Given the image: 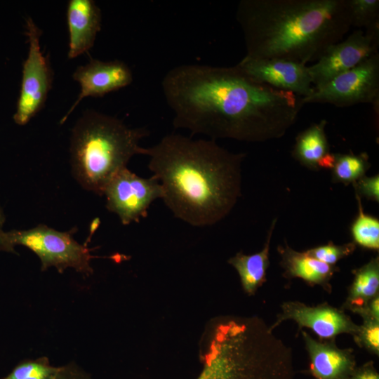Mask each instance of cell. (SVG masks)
<instances>
[{"label": "cell", "instance_id": "obj_24", "mask_svg": "<svg viewBox=\"0 0 379 379\" xmlns=\"http://www.w3.org/2000/svg\"><path fill=\"white\" fill-rule=\"evenodd\" d=\"M197 379H239L231 362L222 354L212 352Z\"/></svg>", "mask_w": 379, "mask_h": 379}, {"label": "cell", "instance_id": "obj_25", "mask_svg": "<svg viewBox=\"0 0 379 379\" xmlns=\"http://www.w3.org/2000/svg\"><path fill=\"white\" fill-rule=\"evenodd\" d=\"M359 325L356 333L352 336L355 343L369 353L379 354V321L364 319Z\"/></svg>", "mask_w": 379, "mask_h": 379}, {"label": "cell", "instance_id": "obj_1", "mask_svg": "<svg viewBox=\"0 0 379 379\" xmlns=\"http://www.w3.org/2000/svg\"><path fill=\"white\" fill-rule=\"evenodd\" d=\"M161 88L175 128L215 141L280 138L304 105L301 97L261 83L237 65H178L166 74Z\"/></svg>", "mask_w": 379, "mask_h": 379}, {"label": "cell", "instance_id": "obj_10", "mask_svg": "<svg viewBox=\"0 0 379 379\" xmlns=\"http://www.w3.org/2000/svg\"><path fill=\"white\" fill-rule=\"evenodd\" d=\"M288 320L295 321L298 331L303 328H310L319 338L325 340H335L338 335L343 333L353 336L359 326L344 310L327 302L310 306L300 301L284 302L281 305V312L270 327L273 331Z\"/></svg>", "mask_w": 379, "mask_h": 379}, {"label": "cell", "instance_id": "obj_8", "mask_svg": "<svg viewBox=\"0 0 379 379\" xmlns=\"http://www.w3.org/2000/svg\"><path fill=\"white\" fill-rule=\"evenodd\" d=\"M103 195L107 209L115 213L122 225H128L147 217L152 203L162 199L163 190L154 176L142 178L126 167L110 179Z\"/></svg>", "mask_w": 379, "mask_h": 379}, {"label": "cell", "instance_id": "obj_29", "mask_svg": "<svg viewBox=\"0 0 379 379\" xmlns=\"http://www.w3.org/2000/svg\"><path fill=\"white\" fill-rule=\"evenodd\" d=\"M5 215L0 203V251L15 253V246L13 244L8 232L4 230Z\"/></svg>", "mask_w": 379, "mask_h": 379}, {"label": "cell", "instance_id": "obj_5", "mask_svg": "<svg viewBox=\"0 0 379 379\" xmlns=\"http://www.w3.org/2000/svg\"><path fill=\"white\" fill-rule=\"evenodd\" d=\"M74 230L60 232L39 224L28 230L8 232L15 246H23L38 256L41 271L54 267L62 273L67 268H73L88 276L93 273L90 261L93 255L86 244H80L73 238Z\"/></svg>", "mask_w": 379, "mask_h": 379}, {"label": "cell", "instance_id": "obj_28", "mask_svg": "<svg viewBox=\"0 0 379 379\" xmlns=\"http://www.w3.org/2000/svg\"><path fill=\"white\" fill-rule=\"evenodd\" d=\"M351 312L364 319H373L379 321V295L375 296L366 305L353 310Z\"/></svg>", "mask_w": 379, "mask_h": 379}, {"label": "cell", "instance_id": "obj_18", "mask_svg": "<svg viewBox=\"0 0 379 379\" xmlns=\"http://www.w3.org/2000/svg\"><path fill=\"white\" fill-rule=\"evenodd\" d=\"M353 281L341 308L352 312L379 295V257L372 258L361 267L352 270Z\"/></svg>", "mask_w": 379, "mask_h": 379}, {"label": "cell", "instance_id": "obj_20", "mask_svg": "<svg viewBox=\"0 0 379 379\" xmlns=\"http://www.w3.org/2000/svg\"><path fill=\"white\" fill-rule=\"evenodd\" d=\"M368 155L335 154V162L332 169V180L344 185L354 184L365 175L370 168Z\"/></svg>", "mask_w": 379, "mask_h": 379}, {"label": "cell", "instance_id": "obj_12", "mask_svg": "<svg viewBox=\"0 0 379 379\" xmlns=\"http://www.w3.org/2000/svg\"><path fill=\"white\" fill-rule=\"evenodd\" d=\"M72 77L79 84L81 91L75 102L61 119L60 124L65 122L84 98L102 97L130 85L133 81L130 67L118 60L101 61L92 58L88 63L79 66Z\"/></svg>", "mask_w": 379, "mask_h": 379}, {"label": "cell", "instance_id": "obj_16", "mask_svg": "<svg viewBox=\"0 0 379 379\" xmlns=\"http://www.w3.org/2000/svg\"><path fill=\"white\" fill-rule=\"evenodd\" d=\"M276 222L277 219L272 222L264 247L260 252L251 255L239 252L228 260L237 270L242 288L248 295L254 294L266 281L267 270L270 266L271 238Z\"/></svg>", "mask_w": 379, "mask_h": 379}, {"label": "cell", "instance_id": "obj_17", "mask_svg": "<svg viewBox=\"0 0 379 379\" xmlns=\"http://www.w3.org/2000/svg\"><path fill=\"white\" fill-rule=\"evenodd\" d=\"M326 120L314 124L295 138L292 156L303 166L319 170L320 163L330 154L325 127Z\"/></svg>", "mask_w": 379, "mask_h": 379}, {"label": "cell", "instance_id": "obj_2", "mask_svg": "<svg viewBox=\"0 0 379 379\" xmlns=\"http://www.w3.org/2000/svg\"><path fill=\"white\" fill-rule=\"evenodd\" d=\"M145 155L161 185V199L175 218L192 226L219 222L241 194L246 154L230 152L215 140L170 133L145 147Z\"/></svg>", "mask_w": 379, "mask_h": 379}, {"label": "cell", "instance_id": "obj_6", "mask_svg": "<svg viewBox=\"0 0 379 379\" xmlns=\"http://www.w3.org/2000/svg\"><path fill=\"white\" fill-rule=\"evenodd\" d=\"M379 100V53L326 83L313 87L302 102L348 107L361 103L378 105Z\"/></svg>", "mask_w": 379, "mask_h": 379}, {"label": "cell", "instance_id": "obj_11", "mask_svg": "<svg viewBox=\"0 0 379 379\" xmlns=\"http://www.w3.org/2000/svg\"><path fill=\"white\" fill-rule=\"evenodd\" d=\"M236 65L261 83L302 98L313 91L308 65L284 59H255L246 55Z\"/></svg>", "mask_w": 379, "mask_h": 379}, {"label": "cell", "instance_id": "obj_15", "mask_svg": "<svg viewBox=\"0 0 379 379\" xmlns=\"http://www.w3.org/2000/svg\"><path fill=\"white\" fill-rule=\"evenodd\" d=\"M278 252L285 278H299L309 286H319L328 293L332 292L331 280L339 271L338 266L326 264L310 256L305 251H297L287 243L284 246H279Z\"/></svg>", "mask_w": 379, "mask_h": 379}, {"label": "cell", "instance_id": "obj_21", "mask_svg": "<svg viewBox=\"0 0 379 379\" xmlns=\"http://www.w3.org/2000/svg\"><path fill=\"white\" fill-rule=\"evenodd\" d=\"M60 366H54L46 357L25 359L1 379H54Z\"/></svg>", "mask_w": 379, "mask_h": 379}, {"label": "cell", "instance_id": "obj_22", "mask_svg": "<svg viewBox=\"0 0 379 379\" xmlns=\"http://www.w3.org/2000/svg\"><path fill=\"white\" fill-rule=\"evenodd\" d=\"M351 27L368 29L379 25L378 0H348Z\"/></svg>", "mask_w": 379, "mask_h": 379}, {"label": "cell", "instance_id": "obj_30", "mask_svg": "<svg viewBox=\"0 0 379 379\" xmlns=\"http://www.w3.org/2000/svg\"><path fill=\"white\" fill-rule=\"evenodd\" d=\"M350 379H379V376L372 366L368 364L356 372Z\"/></svg>", "mask_w": 379, "mask_h": 379}, {"label": "cell", "instance_id": "obj_9", "mask_svg": "<svg viewBox=\"0 0 379 379\" xmlns=\"http://www.w3.org/2000/svg\"><path fill=\"white\" fill-rule=\"evenodd\" d=\"M378 48L379 25L354 30L346 39L330 46L314 64L307 66L313 87L357 67L378 53Z\"/></svg>", "mask_w": 379, "mask_h": 379}, {"label": "cell", "instance_id": "obj_3", "mask_svg": "<svg viewBox=\"0 0 379 379\" xmlns=\"http://www.w3.org/2000/svg\"><path fill=\"white\" fill-rule=\"evenodd\" d=\"M236 19L246 56L303 65L317 61L351 28L348 0H241Z\"/></svg>", "mask_w": 379, "mask_h": 379}, {"label": "cell", "instance_id": "obj_13", "mask_svg": "<svg viewBox=\"0 0 379 379\" xmlns=\"http://www.w3.org/2000/svg\"><path fill=\"white\" fill-rule=\"evenodd\" d=\"M305 349L310 360V369L318 379H347L355 365L353 350L341 349L335 340L320 341L302 331Z\"/></svg>", "mask_w": 379, "mask_h": 379}, {"label": "cell", "instance_id": "obj_4", "mask_svg": "<svg viewBox=\"0 0 379 379\" xmlns=\"http://www.w3.org/2000/svg\"><path fill=\"white\" fill-rule=\"evenodd\" d=\"M144 128H131L121 120L86 110L74 125L70 138L72 171L86 190L103 195L110 179L127 167L136 154H145L140 141L148 136Z\"/></svg>", "mask_w": 379, "mask_h": 379}, {"label": "cell", "instance_id": "obj_26", "mask_svg": "<svg viewBox=\"0 0 379 379\" xmlns=\"http://www.w3.org/2000/svg\"><path fill=\"white\" fill-rule=\"evenodd\" d=\"M355 194L360 198L366 197L368 200L379 201V175L378 174L367 177L364 176L353 184Z\"/></svg>", "mask_w": 379, "mask_h": 379}, {"label": "cell", "instance_id": "obj_7", "mask_svg": "<svg viewBox=\"0 0 379 379\" xmlns=\"http://www.w3.org/2000/svg\"><path fill=\"white\" fill-rule=\"evenodd\" d=\"M29 50L22 66V82L14 122L27 124L44 107L52 87L53 73L49 60L41 51V30L31 17L26 20Z\"/></svg>", "mask_w": 379, "mask_h": 379}, {"label": "cell", "instance_id": "obj_19", "mask_svg": "<svg viewBox=\"0 0 379 379\" xmlns=\"http://www.w3.org/2000/svg\"><path fill=\"white\" fill-rule=\"evenodd\" d=\"M358 214L350 227L353 242L363 248L378 251L379 220L364 212L361 198L356 194Z\"/></svg>", "mask_w": 379, "mask_h": 379}, {"label": "cell", "instance_id": "obj_14", "mask_svg": "<svg viewBox=\"0 0 379 379\" xmlns=\"http://www.w3.org/2000/svg\"><path fill=\"white\" fill-rule=\"evenodd\" d=\"M68 58H75L93 47L101 29L102 13L93 0H69L67 7Z\"/></svg>", "mask_w": 379, "mask_h": 379}, {"label": "cell", "instance_id": "obj_23", "mask_svg": "<svg viewBox=\"0 0 379 379\" xmlns=\"http://www.w3.org/2000/svg\"><path fill=\"white\" fill-rule=\"evenodd\" d=\"M356 246L353 241L340 245L329 241L326 244L307 249L305 252L310 256L326 264L335 265L339 260L353 253Z\"/></svg>", "mask_w": 379, "mask_h": 379}, {"label": "cell", "instance_id": "obj_27", "mask_svg": "<svg viewBox=\"0 0 379 379\" xmlns=\"http://www.w3.org/2000/svg\"><path fill=\"white\" fill-rule=\"evenodd\" d=\"M54 379H93L92 376L74 362L61 366Z\"/></svg>", "mask_w": 379, "mask_h": 379}]
</instances>
